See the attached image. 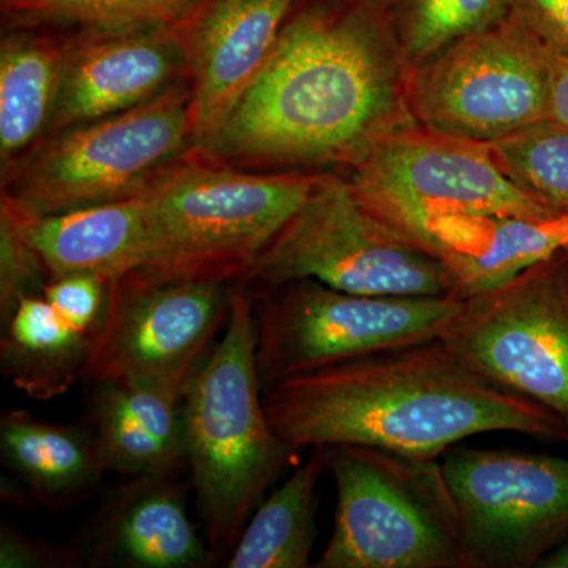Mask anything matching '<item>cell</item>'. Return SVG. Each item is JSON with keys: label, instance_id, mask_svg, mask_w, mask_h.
<instances>
[{"label": "cell", "instance_id": "4", "mask_svg": "<svg viewBox=\"0 0 568 568\" xmlns=\"http://www.w3.org/2000/svg\"><path fill=\"white\" fill-rule=\"evenodd\" d=\"M317 175L246 171L190 149L142 192L148 242L136 272L164 282L242 283Z\"/></svg>", "mask_w": 568, "mask_h": 568}, {"label": "cell", "instance_id": "20", "mask_svg": "<svg viewBox=\"0 0 568 568\" xmlns=\"http://www.w3.org/2000/svg\"><path fill=\"white\" fill-rule=\"evenodd\" d=\"M0 457L31 503L54 514L85 503L108 473L85 418L54 424L26 409L3 410Z\"/></svg>", "mask_w": 568, "mask_h": 568}, {"label": "cell", "instance_id": "15", "mask_svg": "<svg viewBox=\"0 0 568 568\" xmlns=\"http://www.w3.org/2000/svg\"><path fill=\"white\" fill-rule=\"evenodd\" d=\"M297 0H196L179 29L189 54L194 145L222 129Z\"/></svg>", "mask_w": 568, "mask_h": 568}, {"label": "cell", "instance_id": "6", "mask_svg": "<svg viewBox=\"0 0 568 568\" xmlns=\"http://www.w3.org/2000/svg\"><path fill=\"white\" fill-rule=\"evenodd\" d=\"M193 148L192 84L183 78L140 106L48 136L2 174V201L44 216L125 200Z\"/></svg>", "mask_w": 568, "mask_h": 568}, {"label": "cell", "instance_id": "31", "mask_svg": "<svg viewBox=\"0 0 568 568\" xmlns=\"http://www.w3.org/2000/svg\"><path fill=\"white\" fill-rule=\"evenodd\" d=\"M526 20L568 39V0H511Z\"/></svg>", "mask_w": 568, "mask_h": 568}, {"label": "cell", "instance_id": "22", "mask_svg": "<svg viewBox=\"0 0 568 568\" xmlns=\"http://www.w3.org/2000/svg\"><path fill=\"white\" fill-rule=\"evenodd\" d=\"M92 342L65 323L43 295H31L2 324L0 372L22 394L50 402L82 379Z\"/></svg>", "mask_w": 568, "mask_h": 568}, {"label": "cell", "instance_id": "1", "mask_svg": "<svg viewBox=\"0 0 568 568\" xmlns=\"http://www.w3.org/2000/svg\"><path fill=\"white\" fill-rule=\"evenodd\" d=\"M297 2L252 84L200 148L209 155L261 173L349 171L418 126L388 0Z\"/></svg>", "mask_w": 568, "mask_h": 568}, {"label": "cell", "instance_id": "28", "mask_svg": "<svg viewBox=\"0 0 568 568\" xmlns=\"http://www.w3.org/2000/svg\"><path fill=\"white\" fill-rule=\"evenodd\" d=\"M111 282L92 274H71L51 280L43 297L71 327L95 338L106 313Z\"/></svg>", "mask_w": 568, "mask_h": 568}, {"label": "cell", "instance_id": "16", "mask_svg": "<svg viewBox=\"0 0 568 568\" xmlns=\"http://www.w3.org/2000/svg\"><path fill=\"white\" fill-rule=\"evenodd\" d=\"M189 484L182 476L123 478L73 540L82 567L215 566L220 555L189 517Z\"/></svg>", "mask_w": 568, "mask_h": 568}, {"label": "cell", "instance_id": "10", "mask_svg": "<svg viewBox=\"0 0 568 568\" xmlns=\"http://www.w3.org/2000/svg\"><path fill=\"white\" fill-rule=\"evenodd\" d=\"M481 376L568 425V252L463 298L440 336Z\"/></svg>", "mask_w": 568, "mask_h": 568}, {"label": "cell", "instance_id": "27", "mask_svg": "<svg viewBox=\"0 0 568 568\" xmlns=\"http://www.w3.org/2000/svg\"><path fill=\"white\" fill-rule=\"evenodd\" d=\"M50 276L39 254L22 234L13 213L0 205V321L11 316L21 301L43 295Z\"/></svg>", "mask_w": 568, "mask_h": 568}, {"label": "cell", "instance_id": "18", "mask_svg": "<svg viewBox=\"0 0 568 568\" xmlns=\"http://www.w3.org/2000/svg\"><path fill=\"white\" fill-rule=\"evenodd\" d=\"M568 246L567 215L447 213L426 224L422 248L443 261L459 298L491 290Z\"/></svg>", "mask_w": 568, "mask_h": 568}, {"label": "cell", "instance_id": "9", "mask_svg": "<svg viewBox=\"0 0 568 568\" xmlns=\"http://www.w3.org/2000/svg\"><path fill=\"white\" fill-rule=\"evenodd\" d=\"M417 125L459 140H504L551 119L544 41L517 10L410 69Z\"/></svg>", "mask_w": 568, "mask_h": 568}, {"label": "cell", "instance_id": "5", "mask_svg": "<svg viewBox=\"0 0 568 568\" xmlns=\"http://www.w3.org/2000/svg\"><path fill=\"white\" fill-rule=\"evenodd\" d=\"M334 532L316 568H473L439 459L327 447Z\"/></svg>", "mask_w": 568, "mask_h": 568}, {"label": "cell", "instance_id": "7", "mask_svg": "<svg viewBox=\"0 0 568 568\" xmlns=\"http://www.w3.org/2000/svg\"><path fill=\"white\" fill-rule=\"evenodd\" d=\"M304 278L353 294L455 295L446 264L384 222L347 175L335 173L317 175L304 203L239 284L261 290Z\"/></svg>", "mask_w": 568, "mask_h": 568}, {"label": "cell", "instance_id": "13", "mask_svg": "<svg viewBox=\"0 0 568 568\" xmlns=\"http://www.w3.org/2000/svg\"><path fill=\"white\" fill-rule=\"evenodd\" d=\"M444 476L473 568H530L568 537V459L448 448Z\"/></svg>", "mask_w": 568, "mask_h": 568}, {"label": "cell", "instance_id": "19", "mask_svg": "<svg viewBox=\"0 0 568 568\" xmlns=\"http://www.w3.org/2000/svg\"><path fill=\"white\" fill-rule=\"evenodd\" d=\"M20 223L51 280L71 274L118 282L145 260V203L142 193L112 203L54 215L28 216L2 204Z\"/></svg>", "mask_w": 568, "mask_h": 568}, {"label": "cell", "instance_id": "25", "mask_svg": "<svg viewBox=\"0 0 568 568\" xmlns=\"http://www.w3.org/2000/svg\"><path fill=\"white\" fill-rule=\"evenodd\" d=\"M489 151L523 192L558 215L568 213V129L547 119L526 126Z\"/></svg>", "mask_w": 568, "mask_h": 568}, {"label": "cell", "instance_id": "12", "mask_svg": "<svg viewBox=\"0 0 568 568\" xmlns=\"http://www.w3.org/2000/svg\"><path fill=\"white\" fill-rule=\"evenodd\" d=\"M233 284L164 282L132 272L112 282L104 320L82 373L95 383L185 392L230 320Z\"/></svg>", "mask_w": 568, "mask_h": 568}, {"label": "cell", "instance_id": "17", "mask_svg": "<svg viewBox=\"0 0 568 568\" xmlns=\"http://www.w3.org/2000/svg\"><path fill=\"white\" fill-rule=\"evenodd\" d=\"M85 420L108 473L123 478L182 476L186 463L181 388L142 383L88 386Z\"/></svg>", "mask_w": 568, "mask_h": 568}, {"label": "cell", "instance_id": "3", "mask_svg": "<svg viewBox=\"0 0 568 568\" xmlns=\"http://www.w3.org/2000/svg\"><path fill=\"white\" fill-rule=\"evenodd\" d=\"M186 463L204 538L213 551L233 549L265 491L295 452L268 424L256 366L253 298L233 284L222 339L183 394Z\"/></svg>", "mask_w": 568, "mask_h": 568}, {"label": "cell", "instance_id": "32", "mask_svg": "<svg viewBox=\"0 0 568 568\" xmlns=\"http://www.w3.org/2000/svg\"><path fill=\"white\" fill-rule=\"evenodd\" d=\"M540 568H568V537L538 562Z\"/></svg>", "mask_w": 568, "mask_h": 568}, {"label": "cell", "instance_id": "14", "mask_svg": "<svg viewBox=\"0 0 568 568\" xmlns=\"http://www.w3.org/2000/svg\"><path fill=\"white\" fill-rule=\"evenodd\" d=\"M183 78H189V54L178 20L122 29H78L70 33L61 93L48 136L140 106Z\"/></svg>", "mask_w": 568, "mask_h": 568}, {"label": "cell", "instance_id": "30", "mask_svg": "<svg viewBox=\"0 0 568 568\" xmlns=\"http://www.w3.org/2000/svg\"><path fill=\"white\" fill-rule=\"evenodd\" d=\"M532 26L540 33L541 41H544L545 59H547L548 67L551 119L568 129V39L559 36V33L548 31V29Z\"/></svg>", "mask_w": 568, "mask_h": 568}, {"label": "cell", "instance_id": "29", "mask_svg": "<svg viewBox=\"0 0 568 568\" xmlns=\"http://www.w3.org/2000/svg\"><path fill=\"white\" fill-rule=\"evenodd\" d=\"M0 567L78 568L82 562L73 541L52 544L39 540L3 521L0 526Z\"/></svg>", "mask_w": 568, "mask_h": 568}, {"label": "cell", "instance_id": "24", "mask_svg": "<svg viewBox=\"0 0 568 568\" xmlns=\"http://www.w3.org/2000/svg\"><path fill=\"white\" fill-rule=\"evenodd\" d=\"M394 31L410 69L514 10L511 0H388Z\"/></svg>", "mask_w": 568, "mask_h": 568}, {"label": "cell", "instance_id": "26", "mask_svg": "<svg viewBox=\"0 0 568 568\" xmlns=\"http://www.w3.org/2000/svg\"><path fill=\"white\" fill-rule=\"evenodd\" d=\"M196 0H0L3 21L17 28L122 29L164 24Z\"/></svg>", "mask_w": 568, "mask_h": 568}, {"label": "cell", "instance_id": "8", "mask_svg": "<svg viewBox=\"0 0 568 568\" xmlns=\"http://www.w3.org/2000/svg\"><path fill=\"white\" fill-rule=\"evenodd\" d=\"M256 366L271 384L399 347L440 338L463 298L364 295L316 280L254 290Z\"/></svg>", "mask_w": 568, "mask_h": 568}, {"label": "cell", "instance_id": "21", "mask_svg": "<svg viewBox=\"0 0 568 568\" xmlns=\"http://www.w3.org/2000/svg\"><path fill=\"white\" fill-rule=\"evenodd\" d=\"M70 33L17 28L0 44V164L2 174L21 162L50 132Z\"/></svg>", "mask_w": 568, "mask_h": 568}, {"label": "cell", "instance_id": "33", "mask_svg": "<svg viewBox=\"0 0 568 568\" xmlns=\"http://www.w3.org/2000/svg\"><path fill=\"white\" fill-rule=\"evenodd\" d=\"M566 250H567V252H568V246H567V248H566Z\"/></svg>", "mask_w": 568, "mask_h": 568}, {"label": "cell", "instance_id": "23", "mask_svg": "<svg viewBox=\"0 0 568 568\" xmlns=\"http://www.w3.org/2000/svg\"><path fill=\"white\" fill-rule=\"evenodd\" d=\"M327 447H313L282 487L260 504L227 559V568H306L316 541V485Z\"/></svg>", "mask_w": 568, "mask_h": 568}, {"label": "cell", "instance_id": "11", "mask_svg": "<svg viewBox=\"0 0 568 568\" xmlns=\"http://www.w3.org/2000/svg\"><path fill=\"white\" fill-rule=\"evenodd\" d=\"M347 179L376 215L420 248L426 224L447 213L525 219L558 215L504 173L488 144L422 126L377 145L349 170Z\"/></svg>", "mask_w": 568, "mask_h": 568}, {"label": "cell", "instance_id": "2", "mask_svg": "<svg viewBox=\"0 0 568 568\" xmlns=\"http://www.w3.org/2000/svg\"><path fill=\"white\" fill-rule=\"evenodd\" d=\"M263 399L293 452L353 444L439 459L491 432L568 443L562 418L481 376L440 338L278 381Z\"/></svg>", "mask_w": 568, "mask_h": 568}]
</instances>
